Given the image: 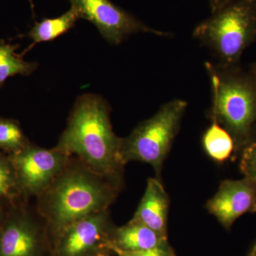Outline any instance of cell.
Masks as SVG:
<instances>
[{"label":"cell","mask_w":256,"mask_h":256,"mask_svg":"<svg viewBox=\"0 0 256 256\" xmlns=\"http://www.w3.org/2000/svg\"><path fill=\"white\" fill-rule=\"evenodd\" d=\"M98 256H110L109 255V254H101Z\"/></svg>","instance_id":"cb8c5ba5"},{"label":"cell","mask_w":256,"mask_h":256,"mask_svg":"<svg viewBox=\"0 0 256 256\" xmlns=\"http://www.w3.org/2000/svg\"><path fill=\"white\" fill-rule=\"evenodd\" d=\"M255 256V255H254V254H252H252H250V256Z\"/></svg>","instance_id":"d4e9b609"},{"label":"cell","mask_w":256,"mask_h":256,"mask_svg":"<svg viewBox=\"0 0 256 256\" xmlns=\"http://www.w3.org/2000/svg\"><path fill=\"white\" fill-rule=\"evenodd\" d=\"M206 208L226 228H230L239 217L256 212V186L245 178L225 180Z\"/></svg>","instance_id":"30bf717a"},{"label":"cell","mask_w":256,"mask_h":256,"mask_svg":"<svg viewBox=\"0 0 256 256\" xmlns=\"http://www.w3.org/2000/svg\"><path fill=\"white\" fill-rule=\"evenodd\" d=\"M30 143L18 121L0 117V150L8 154H14Z\"/></svg>","instance_id":"2e32d148"},{"label":"cell","mask_w":256,"mask_h":256,"mask_svg":"<svg viewBox=\"0 0 256 256\" xmlns=\"http://www.w3.org/2000/svg\"><path fill=\"white\" fill-rule=\"evenodd\" d=\"M203 146L206 154L218 162L228 160L235 148L233 138L215 120L204 134Z\"/></svg>","instance_id":"5bb4252c"},{"label":"cell","mask_w":256,"mask_h":256,"mask_svg":"<svg viewBox=\"0 0 256 256\" xmlns=\"http://www.w3.org/2000/svg\"><path fill=\"white\" fill-rule=\"evenodd\" d=\"M230 1V0H210V8L212 10V14L222 9L224 6H225Z\"/></svg>","instance_id":"ffe728a7"},{"label":"cell","mask_w":256,"mask_h":256,"mask_svg":"<svg viewBox=\"0 0 256 256\" xmlns=\"http://www.w3.org/2000/svg\"><path fill=\"white\" fill-rule=\"evenodd\" d=\"M114 228L108 210L89 216L64 229L54 242V256H98L110 252Z\"/></svg>","instance_id":"ba28073f"},{"label":"cell","mask_w":256,"mask_h":256,"mask_svg":"<svg viewBox=\"0 0 256 256\" xmlns=\"http://www.w3.org/2000/svg\"><path fill=\"white\" fill-rule=\"evenodd\" d=\"M166 238L142 224L131 220L126 225L114 227L111 235L110 250L138 252L162 246Z\"/></svg>","instance_id":"7c38bea8"},{"label":"cell","mask_w":256,"mask_h":256,"mask_svg":"<svg viewBox=\"0 0 256 256\" xmlns=\"http://www.w3.org/2000/svg\"><path fill=\"white\" fill-rule=\"evenodd\" d=\"M0 198L15 204L26 200L18 188L16 173L9 154L0 150Z\"/></svg>","instance_id":"e0dca14e"},{"label":"cell","mask_w":256,"mask_h":256,"mask_svg":"<svg viewBox=\"0 0 256 256\" xmlns=\"http://www.w3.org/2000/svg\"><path fill=\"white\" fill-rule=\"evenodd\" d=\"M78 18V13L70 6V9L60 18H46L36 23L28 32V36L35 43L52 41L68 32Z\"/></svg>","instance_id":"4fadbf2b"},{"label":"cell","mask_w":256,"mask_h":256,"mask_svg":"<svg viewBox=\"0 0 256 256\" xmlns=\"http://www.w3.org/2000/svg\"><path fill=\"white\" fill-rule=\"evenodd\" d=\"M213 92L212 120L230 134L236 148L252 141L256 126V86L252 76L233 67L206 64Z\"/></svg>","instance_id":"3957f363"},{"label":"cell","mask_w":256,"mask_h":256,"mask_svg":"<svg viewBox=\"0 0 256 256\" xmlns=\"http://www.w3.org/2000/svg\"><path fill=\"white\" fill-rule=\"evenodd\" d=\"M80 18L95 24L105 40L112 44H118L132 34L144 32L158 36L168 33L148 28L127 12L109 0H68Z\"/></svg>","instance_id":"9c48e42d"},{"label":"cell","mask_w":256,"mask_h":256,"mask_svg":"<svg viewBox=\"0 0 256 256\" xmlns=\"http://www.w3.org/2000/svg\"><path fill=\"white\" fill-rule=\"evenodd\" d=\"M252 254H254L256 256V244L255 246H254V250H252Z\"/></svg>","instance_id":"603a6c76"},{"label":"cell","mask_w":256,"mask_h":256,"mask_svg":"<svg viewBox=\"0 0 256 256\" xmlns=\"http://www.w3.org/2000/svg\"><path fill=\"white\" fill-rule=\"evenodd\" d=\"M112 252L119 256H175L168 244L162 246L154 248L148 250H138V252H124L114 249Z\"/></svg>","instance_id":"d6986e66"},{"label":"cell","mask_w":256,"mask_h":256,"mask_svg":"<svg viewBox=\"0 0 256 256\" xmlns=\"http://www.w3.org/2000/svg\"><path fill=\"white\" fill-rule=\"evenodd\" d=\"M120 144V138L112 130L107 104L98 96L86 94L76 102L56 148L78 158L121 188L126 165Z\"/></svg>","instance_id":"7a4b0ae2"},{"label":"cell","mask_w":256,"mask_h":256,"mask_svg":"<svg viewBox=\"0 0 256 256\" xmlns=\"http://www.w3.org/2000/svg\"><path fill=\"white\" fill-rule=\"evenodd\" d=\"M12 204L0 198V225L2 223L10 205Z\"/></svg>","instance_id":"44dd1931"},{"label":"cell","mask_w":256,"mask_h":256,"mask_svg":"<svg viewBox=\"0 0 256 256\" xmlns=\"http://www.w3.org/2000/svg\"><path fill=\"white\" fill-rule=\"evenodd\" d=\"M254 130H256V127H255V129H254Z\"/></svg>","instance_id":"484cf974"},{"label":"cell","mask_w":256,"mask_h":256,"mask_svg":"<svg viewBox=\"0 0 256 256\" xmlns=\"http://www.w3.org/2000/svg\"><path fill=\"white\" fill-rule=\"evenodd\" d=\"M188 102L175 99L143 121L129 136L120 138V154L124 165L130 162L148 163L159 173L178 130Z\"/></svg>","instance_id":"5b68a950"},{"label":"cell","mask_w":256,"mask_h":256,"mask_svg":"<svg viewBox=\"0 0 256 256\" xmlns=\"http://www.w3.org/2000/svg\"><path fill=\"white\" fill-rule=\"evenodd\" d=\"M169 206V196L159 180L148 178L146 192L132 220L166 238Z\"/></svg>","instance_id":"8fae6325"},{"label":"cell","mask_w":256,"mask_h":256,"mask_svg":"<svg viewBox=\"0 0 256 256\" xmlns=\"http://www.w3.org/2000/svg\"><path fill=\"white\" fill-rule=\"evenodd\" d=\"M252 80H254V82H255V85L256 86V64L254 66V67L252 68Z\"/></svg>","instance_id":"7402d4cb"},{"label":"cell","mask_w":256,"mask_h":256,"mask_svg":"<svg viewBox=\"0 0 256 256\" xmlns=\"http://www.w3.org/2000/svg\"><path fill=\"white\" fill-rule=\"evenodd\" d=\"M18 48V45L0 42V87L10 77L30 75L36 68V64L26 62L15 53Z\"/></svg>","instance_id":"9a60e30c"},{"label":"cell","mask_w":256,"mask_h":256,"mask_svg":"<svg viewBox=\"0 0 256 256\" xmlns=\"http://www.w3.org/2000/svg\"><path fill=\"white\" fill-rule=\"evenodd\" d=\"M9 156L14 166L18 188L26 200L41 194L62 172L70 158L56 146L45 149L32 142Z\"/></svg>","instance_id":"52a82bcc"},{"label":"cell","mask_w":256,"mask_h":256,"mask_svg":"<svg viewBox=\"0 0 256 256\" xmlns=\"http://www.w3.org/2000/svg\"><path fill=\"white\" fill-rule=\"evenodd\" d=\"M120 188L70 156L52 184L36 197L38 213L46 220L52 242L70 224L108 210Z\"/></svg>","instance_id":"6da1fadb"},{"label":"cell","mask_w":256,"mask_h":256,"mask_svg":"<svg viewBox=\"0 0 256 256\" xmlns=\"http://www.w3.org/2000/svg\"><path fill=\"white\" fill-rule=\"evenodd\" d=\"M0 256H54L46 220L30 200L10 205L0 225Z\"/></svg>","instance_id":"8992f818"},{"label":"cell","mask_w":256,"mask_h":256,"mask_svg":"<svg viewBox=\"0 0 256 256\" xmlns=\"http://www.w3.org/2000/svg\"><path fill=\"white\" fill-rule=\"evenodd\" d=\"M240 170L244 178L256 186V140L250 141L244 146Z\"/></svg>","instance_id":"ac0fdd59"},{"label":"cell","mask_w":256,"mask_h":256,"mask_svg":"<svg viewBox=\"0 0 256 256\" xmlns=\"http://www.w3.org/2000/svg\"><path fill=\"white\" fill-rule=\"evenodd\" d=\"M193 35L214 52L220 66H234L256 38V0H230Z\"/></svg>","instance_id":"277c9868"}]
</instances>
